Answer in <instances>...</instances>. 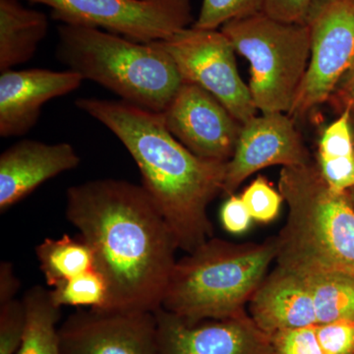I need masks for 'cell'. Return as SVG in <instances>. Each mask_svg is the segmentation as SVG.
Masks as SVG:
<instances>
[{"label": "cell", "mask_w": 354, "mask_h": 354, "mask_svg": "<svg viewBox=\"0 0 354 354\" xmlns=\"http://www.w3.org/2000/svg\"><path fill=\"white\" fill-rule=\"evenodd\" d=\"M221 221L227 232L241 234L250 227L253 218H251L245 204L241 196L230 195L221 209Z\"/></svg>", "instance_id": "cell-29"}, {"label": "cell", "mask_w": 354, "mask_h": 354, "mask_svg": "<svg viewBox=\"0 0 354 354\" xmlns=\"http://www.w3.org/2000/svg\"><path fill=\"white\" fill-rule=\"evenodd\" d=\"M315 309L317 325L354 321V277L337 272L298 274Z\"/></svg>", "instance_id": "cell-21"}, {"label": "cell", "mask_w": 354, "mask_h": 354, "mask_svg": "<svg viewBox=\"0 0 354 354\" xmlns=\"http://www.w3.org/2000/svg\"><path fill=\"white\" fill-rule=\"evenodd\" d=\"M155 314L158 354H276L271 335L246 313L196 323L162 308Z\"/></svg>", "instance_id": "cell-13"}, {"label": "cell", "mask_w": 354, "mask_h": 354, "mask_svg": "<svg viewBox=\"0 0 354 354\" xmlns=\"http://www.w3.org/2000/svg\"><path fill=\"white\" fill-rule=\"evenodd\" d=\"M315 326L279 330L272 335L274 353L323 354L317 339Z\"/></svg>", "instance_id": "cell-26"}, {"label": "cell", "mask_w": 354, "mask_h": 354, "mask_svg": "<svg viewBox=\"0 0 354 354\" xmlns=\"http://www.w3.org/2000/svg\"><path fill=\"white\" fill-rule=\"evenodd\" d=\"M24 301L16 299L0 305V354H16L24 335Z\"/></svg>", "instance_id": "cell-25"}, {"label": "cell", "mask_w": 354, "mask_h": 354, "mask_svg": "<svg viewBox=\"0 0 354 354\" xmlns=\"http://www.w3.org/2000/svg\"><path fill=\"white\" fill-rule=\"evenodd\" d=\"M26 324L20 348L16 354H62L57 327L62 308L53 304L50 290L35 286L26 291Z\"/></svg>", "instance_id": "cell-19"}, {"label": "cell", "mask_w": 354, "mask_h": 354, "mask_svg": "<svg viewBox=\"0 0 354 354\" xmlns=\"http://www.w3.org/2000/svg\"><path fill=\"white\" fill-rule=\"evenodd\" d=\"M351 128H353V138H354V109H353V111H351Z\"/></svg>", "instance_id": "cell-33"}, {"label": "cell", "mask_w": 354, "mask_h": 354, "mask_svg": "<svg viewBox=\"0 0 354 354\" xmlns=\"http://www.w3.org/2000/svg\"><path fill=\"white\" fill-rule=\"evenodd\" d=\"M279 191L288 216L277 236V267L354 277V207L348 193L330 189L315 162L283 167Z\"/></svg>", "instance_id": "cell-3"}, {"label": "cell", "mask_w": 354, "mask_h": 354, "mask_svg": "<svg viewBox=\"0 0 354 354\" xmlns=\"http://www.w3.org/2000/svg\"><path fill=\"white\" fill-rule=\"evenodd\" d=\"M76 72L9 69L0 75V136H22L38 122L41 106L80 87Z\"/></svg>", "instance_id": "cell-14"}, {"label": "cell", "mask_w": 354, "mask_h": 354, "mask_svg": "<svg viewBox=\"0 0 354 354\" xmlns=\"http://www.w3.org/2000/svg\"><path fill=\"white\" fill-rule=\"evenodd\" d=\"M335 113H342L344 109H354V67L348 75L342 79L335 88L334 94L328 101Z\"/></svg>", "instance_id": "cell-30"}, {"label": "cell", "mask_w": 354, "mask_h": 354, "mask_svg": "<svg viewBox=\"0 0 354 354\" xmlns=\"http://www.w3.org/2000/svg\"><path fill=\"white\" fill-rule=\"evenodd\" d=\"M53 304L64 306L109 309L111 288L108 279L97 268L74 277L50 290Z\"/></svg>", "instance_id": "cell-22"}, {"label": "cell", "mask_w": 354, "mask_h": 354, "mask_svg": "<svg viewBox=\"0 0 354 354\" xmlns=\"http://www.w3.org/2000/svg\"><path fill=\"white\" fill-rule=\"evenodd\" d=\"M51 9L62 24L85 26L149 44L189 28L190 0H26Z\"/></svg>", "instance_id": "cell-8"}, {"label": "cell", "mask_w": 354, "mask_h": 354, "mask_svg": "<svg viewBox=\"0 0 354 354\" xmlns=\"http://www.w3.org/2000/svg\"><path fill=\"white\" fill-rule=\"evenodd\" d=\"M57 32L58 60L121 101L162 113L184 83L158 41L138 43L85 26L60 24Z\"/></svg>", "instance_id": "cell-5"}, {"label": "cell", "mask_w": 354, "mask_h": 354, "mask_svg": "<svg viewBox=\"0 0 354 354\" xmlns=\"http://www.w3.org/2000/svg\"><path fill=\"white\" fill-rule=\"evenodd\" d=\"M58 332L62 354H158L153 311L78 310Z\"/></svg>", "instance_id": "cell-10"}, {"label": "cell", "mask_w": 354, "mask_h": 354, "mask_svg": "<svg viewBox=\"0 0 354 354\" xmlns=\"http://www.w3.org/2000/svg\"><path fill=\"white\" fill-rule=\"evenodd\" d=\"M81 158L68 143L23 140L0 156V211L4 213L41 184L76 169Z\"/></svg>", "instance_id": "cell-15"}, {"label": "cell", "mask_w": 354, "mask_h": 354, "mask_svg": "<svg viewBox=\"0 0 354 354\" xmlns=\"http://www.w3.org/2000/svg\"><path fill=\"white\" fill-rule=\"evenodd\" d=\"M36 256L50 288L97 268L94 251L80 235L44 239L36 247Z\"/></svg>", "instance_id": "cell-20"}, {"label": "cell", "mask_w": 354, "mask_h": 354, "mask_svg": "<svg viewBox=\"0 0 354 354\" xmlns=\"http://www.w3.org/2000/svg\"><path fill=\"white\" fill-rule=\"evenodd\" d=\"M241 197L253 221L263 223L276 220L285 201L281 192L262 176L249 184Z\"/></svg>", "instance_id": "cell-24"}, {"label": "cell", "mask_w": 354, "mask_h": 354, "mask_svg": "<svg viewBox=\"0 0 354 354\" xmlns=\"http://www.w3.org/2000/svg\"><path fill=\"white\" fill-rule=\"evenodd\" d=\"M162 113L169 132L194 155L221 162L232 158L242 124L204 88L183 83Z\"/></svg>", "instance_id": "cell-11"}, {"label": "cell", "mask_w": 354, "mask_h": 354, "mask_svg": "<svg viewBox=\"0 0 354 354\" xmlns=\"http://www.w3.org/2000/svg\"><path fill=\"white\" fill-rule=\"evenodd\" d=\"M346 193H348L349 200H351V204H353V206L354 207V188H351V189L346 191Z\"/></svg>", "instance_id": "cell-32"}, {"label": "cell", "mask_w": 354, "mask_h": 354, "mask_svg": "<svg viewBox=\"0 0 354 354\" xmlns=\"http://www.w3.org/2000/svg\"><path fill=\"white\" fill-rule=\"evenodd\" d=\"M314 0H265L263 13L272 19L292 24H305Z\"/></svg>", "instance_id": "cell-28"}, {"label": "cell", "mask_w": 354, "mask_h": 354, "mask_svg": "<svg viewBox=\"0 0 354 354\" xmlns=\"http://www.w3.org/2000/svg\"><path fill=\"white\" fill-rule=\"evenodd\" d=\"M295 122L288 113H268L242 124L234 155L227 162L223 194L234 195L246 178L266 167L313 162Z\"/></svg>", "instance_id": "cell-12"}, {"label": "cell", "mask_w": 354, "mask_h": 354, "mask_svg": "<svg viewBox=\"0 0 354 354\" xmlns=\"http://www.w3.org/2000/svg\"><path fill=\"white\" fill-rule=\"evenodd\" d=\"M315 330L323 354H354V321L321 324Z\"/></svg>", "instance_id": "cell-27"}, {"label": "cell", "mask_w": 354, "mask_h": 354, "mask_svg": "<svg viewBox=\"0 0 354 354\" xmlns=\"http://www.w3.org/2000/svg\"><path fill=\"white\" fill-rule=\"evenodd\" d=\"M351 111L344 109L324 129L318 142L317 165L335 192L354 188V138Z\"/></svg>", "instance_id": "cell-18"}, {"label": "cell", "mask_w": 354, "mask_h": 354, "mask_svg": "<svg viewBox=\"0 0 354 354\" xmlns=\"http://www.w3.org/2000/svg\"><path fill=\"white\" fill-rule=\"evenodd\" d=\"M20 286L13 265L7 261H2L0 264V305L16 299Z\"/></svg>", "instance_id": "cell-31"}, {"label": "cell", "mask_w": 354, "mask_h": 354, "mask_svg": "<svg viewBox=\"0 0 354 354\" xmlns=\"http://www.w3.org/2000/svg\"><path fill=\"white\" fill-rule=\"evenodd\" d=\"M250 317L266 334L317 325L313 301L297 274L277 267L250 301Z\"/></svg>", "instance_id": "cell-16"}, {"label": "cell", "mask_w": 354, "mask_h": 354, "mask_svg": "<svg viewBox=\"0 0 354 354\" xmlns=\"http://www.w3.org/2000/svg\"><path fill=\"white\" fill-rule=\"evenodd\" d=\"M21 0H0V71L29 62L48 31L46 14Z\"/></svg>", "instance_id": "cell-17"}, {"label": "cell", "mask_w": 354, "mask_h": 354, "mask_svg": "<svg viewBox=\"0 0 354 354\" xmlns=\"http://www.w3.org/2000/svg\"><path fill=\"white\" fill-rule=\"evenodd\" d=\"M75 104L127 148L178 249L192 252L213 237L208 208L223 194L227 162L194 155L169 132L162 113L121 100L81 97Z\"/></svg>", "instance_id": "cell-2"}, {"label": "cell", "mask_w": 354, "mask_h": 354, "mask_svg": "<svg viewBox=\"0 0 354 354\" xmlns=\"http://www.w3.org/2000/svg\"><path fill=\"white\" fill-rule=\"evenodd\" d=\"M220 30L250 64L248 87L256 109L288 114L308 68L307 25L281 22L260 12L230 21Z\"/></svg>", "instance_id": "cell-6"}, {"label": "cell", "mask_w": 354, "mask_h": 354, "mask_svg": "<svg viewBox=\"0 0 354 354\" xmlns=\"http://www.w3.org/2000/svg\"><path fill=\"white\" fill-rule=\"evenodd\" d=\"M265 0H203L192 27L218 30L230 21L263 12Z\"/></svg>", "instance_id": "cell-23"}, {"label": "cell", "mask_w": 354, "mask_h": 354, "mask_svg": "<svg viewBox=\"0 0 354 354\" xmlns=\"http://www.w3.org/2000/svg\"><path fill=\"white\" fill-rule=\"evenodd\" d=\"M305 24L310 59L288 113L295 121L328 102L354 67V0H314Z\"/></svg>", "instance_id": "cell-7"}, {"label": "cell", "mask_w": 354, "mask_h": 354, "mask_svg": "<svg viewBox=\"0 0 354 354\" xmlns=\"http://www.w3.org/2000/svg\"><path fill=\"white\" fill-rule=\"evenodd\" d=\"M65 213L108 279L109 309L162 307L178 247L143 186L114 178L71 186Z\"/></svg>", "instance_id": "cell-1"}, {"label": "cell", "mask_w": 354, "mask_h": 354, "mask_svg": "<svg viewBox=\"0 0 354 354\" xmlns=\"http://www.w3.org/2000/svg\"><path fill=\"white\" fill-rule=\"evenodd\" d=\"M277 252V236L261 243L212 237L176 261L160 308L189 323L246 313Z\"/></svg>", "instance_id": "cell-4"}, {"label": "cell", "mask_w": 354, "mask_h": 354, "mask_svg": "<svg viewBox=\"0 0 354 354\" xmlns=\"http://www.w3.org/2000/svg\"><path fill=\"white\" fill-rule=\"evenodd\" d=\"M158 41L176 62L184 83L213 95L241 124L257 115L248 85L239 75L234 46L221 30L191 26Z\"/></svg>", "instance_id": "cell-9"}]
</instances>
